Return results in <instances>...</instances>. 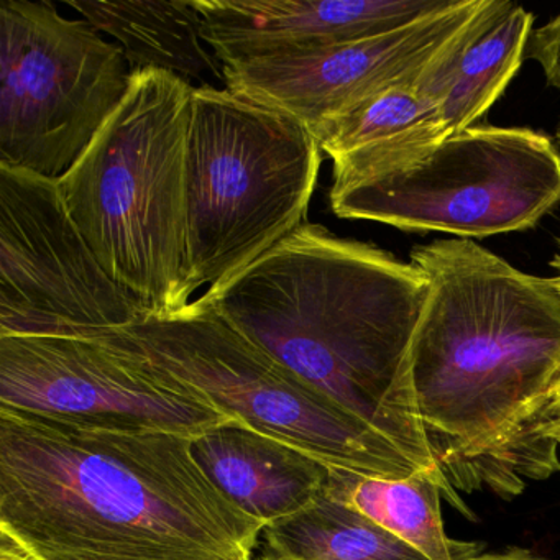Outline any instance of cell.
Segmentation results:
<instances>
[{
	"label": "cell",
	"instance_id": "obj_5",
	"mask_svg": "<svg viewBox=\"0 0 560 560\" xmlns=\"http://www.w3.org/2000/svg\"><path fill=\"white\" fill-rule=\"evenodd\" d=\"M323 150L294 117L228 88L192 90L189 119V300L225 283L306 224Z\"/></svg>",
	"mask_w": 560,
	"mask_h": 560
},
{
	"label": "cell",
	"instance_id": "obj_16",
	"mask_svg": "<svg viewBox=\"0 0 560 560\" xmlns=\"http://www.w3.org/2000/svg\"><path fill=\"white\" fill-rule=\"evenodd\" d=\"M326 491L375 521L425 559L474 560L481 553L478 544L462 542L445 533L442 498L462 513L468 511L454 488L432 471L386 478L332 468Z\"/></svg>",
	"mask_w": 560,
	"mask_h": 560
},
{
	"label": "cell",
	"instance_id": "obj_22",
	"mask_svg": "<svg viewBox=\"0 0 560 560\" xmlns=\"http://www.w3.org/2000/svg\"><path fill=\"white\" fill-rule=\"evenodd\" d=\"M550 268L553 270V277L550 278L552 281L553 288H556L557 294L560 298V241H559V252H557L556 257L550 261Z\"/></svg>",
	"mask_w": 560,
	"mask_h": 560
},
{
	"label": "cell",
	"instance_id": "obj_24",
	"mask_svg": "<svg viewBox=\"0 0 560 560\" xmlns=\"http://www.w3.org/2000/svg\"><path fill=\"white\" fill-rule=\"evenodd\" d=\"M556 140H557V142H559V145H560V120H559V126H557V129H556Z\"/></svg>",
	"mask_w": 560,
	"mask_h": 560
},
{
	"label": "cell",
	"instance_id": "obj_7",
	"mask_svg": "<svg viewBox=\"0 0 560 560\" xmlns=\"http://www.w3.org/2000/svg\"><path fill=\"white\" fill-rule=\"evenodd\" d=\"M340 219L464 241L534 228L560 202V153L526 127H470L406 168L332 185Z\"/></svg>",
	"mask_w": 560,
	"mask_h": 560
},
{
	"label": "cell",
	"instance_id": "obj_21",
	"mask_svg": "<svg viewBox=\"0 0 560 560\" xmlns=\"http://www.w3.org/2000/svg\"><path fill=\"white\" fill-rule=\"evenodd\" d=\"M474 560H546V559H540V557L533 556V553L527 552V550L511 549V550H506V552H501V553H480V556L475 557Z\"/></svg>",
	"mask_w": 560,
	"mask_h": 560
},
{
	"label": "cell",
	"instance_id": "obj_17",
	"mask_svg": "<svg viewBox=\"0 0 560 560\" xmlns=\"http://www.w3.org/2000/svg\"><path fill=\"white\" fill-rule=\"evenodd\" d=\"M261 536L265 552L283 560H429L327 491Z\"/></svg>",
	"mask_w": 560,
	"mask_h": 560
},
{
	"label": "cell",
	"instance_id": "obj_25",
	"mask_svg": "<svg viewBox=\"0 0 560 560\" xmlns=\"http://www.w3.org/2000/svg\"><path fill=\"white\" fill-rule=\"evenodd\" d=\"M559 441H560V434H559Z\"/></svg>",
	"mask_w": 560,
	"mask_h": 560
},
{
	"label": "cell",
	"instance_id": "obj_15",
	"mask_svg": "<svg viewBox=\"0 0 560 560\" xmlns=\"http://www.w3.org/2000/svg\"><path fill=\"white\" fill-rule=\"evenodd\" d=\"M101 34L109 35L122 48L132 73L159 70L191 80L224 83V70L214 54L205 47L201 18L191 0H119L83 2L70 0Z\"/></svg>",
	"mask_w": 560,
	"mask_h": 560
},
{
	"label": "cell",
	"instance_id": "obj_23",
	"mask_svg": "<svg viewBox=\"0 0 560 560\" xmlns=\"http://www.w3.org/2000/svg\"><path fill=\"white\" fill-rule=\"evenodd\" d=\"M258 560H283L278 559V557L270 556V553L265 552L264 556L260 557Z\"/></svg>",
	"mask_w": 560,
	"mask_h": 560
},
{
	"label": "cell",
	"instance_id": "obj_4",
	"mask_svg": "<svg viewBox=\"0 0 560 560\" xmlns=\"http://www.w3.org/2000/svg\"><path fill=\"white\" fill-rule=\"evenodd\" d=\"M192 90L166 71H136L119 109L58 179L91 250L149 317L191 303L186 165Z\"/></svg>",
	"mask_w": 560,
	"mask_h": 560
},
{
	"label": "cell",
	"instance_id": "obj_2",
	"mask_svg": "<svg viewBox=\"0 0 560 560\" xmlns=\"http://www.w3.org/2000/svg\"><path fill=\"white\" fill-rule=\"evenodd\" d=\"M264 529L191 439L0 408V533L32 560H254Z\"/></svg>",
	"mask_w": 560,
	"mask_h": 560
},
{
	"label": "cell",
	"instance_id": "obj_3",
	"mask_svg": "<svg viewBox=\"0 0 560 560\" xmlns=\"http://www.w3.org/2000/svg\"><path fill=\"white\" fill-rule=\"evenodd\" d=\"M201 298L421 470L444 478L412 389L409 353L428 280L411 261L306 222Z\"/></svg>",
	"mask_w": 560,
	"mask_h": 560
},
{
	"label": "cell",
	"instance_id": "obj_13",
	"mask_svg": "<svg viewBox=\"0 0 560 560\" xmlns=\"http://www.w3.org/2000/svg\"><path fill=\"white\" fill-rule=\"evenodd\" d=\"M191 448L214 487L265 527L310 506L326 491L332 470L238 421L192 439Z\"/></svg>",
	"mask_w": 560,
	"mask_h": 560
},
{
	"label": "cell",
	"instance_id": "obj_8",
	"mask_svg": "<svg viewBox=\"0 0 560 560\" xmlns=\"http://www.w3.org/2000/svg\"><path fill=\"white\" fill-rule=\"evenodd\" d=\"M122 48L51 2L0 4V166L60 179L130 86Z\"/></svg>",
	"mask_w": 560,
	"mask_h": 560
},
{
	"label": "cell",
	"instance_id": "obj_12",
	"mask_svg": "<svg viewBox=\"0 0 560 560\" xmlns=\"http://www.w3.org/2000/svg\"><path fill=\"white\" fill-rule=\"evenodd\" d=\"M219 63L306 54L396 31L452 0H191Z\"/></svg>",
	"mask_w": 560,
	"mask_h": 560
},
{
	"label": "cell",
	"instance_id": "obj_19",
	"mask_svg": "<svg viewBox=\"0 0 560 560\" xmlns=\"http://www.w3.org/2000/svg\"><path fill=\"white\" fill-rule=\"evenodd\" d=\"M526 57L537 61L549 86L560 91V14L533 32Z\"/></svg>",
	"mask_w": 560,
	"mask_h": 560
},
{
	"label": "cell",
	"instance_id": "obj_10",
	"mask_svg": "<svg viewBox=\"0 0 560 560\" xmlns=\"http://www.w3.org/2000/svg\"><path fill=\"white\" fill-rule=\"evenodd\" d=\"M147 317L91 250L58 179L0 166V337L96 339Z\"/></svg>",
	"mask_w": 560,
	"mask_h": 560
},
{
	"label": "cell",
	"instance_id": "obj_20",
	"mask_svg": "<svg viewBox=\"0 0 560 560\" xmlns=\"http://www.w3.org/2000/svg\"><path fill=\"white\" fill-rule=\"evenodd\" d=\"M0 560H32V557L12 537L0 533Z\"/></svg>",
	"mask_w": 560,
	"mask_h": 560
},
{
	"label": "cell",
	"instance_id": "obj_11",
	"mask_svg": "<svg viewBox=\"0 0 560 560\" xmlns=\"http://www.w3.org/2000/svg\"><path fill=\"white\" fill-rule=\"evenodd\" d=\"M508 4L452 0L434 14L376 37L224 65V88L294 117L317 139L334 120L393 88L424 86Z\"/></svg>",
	"mask_w": 560,
	"mask_h": 560
},
{
	"label": "cell",
	"instance_id": "obj_9",
	"mask_svg": "<svg viewBox=\"0 0 560 560\" xmlns=\"http://www.w3.org/2000/svg\"><path fill=\"white\" fill-rule=\"evenodd\" d=\"M0 408L191 441L234 421L153 362L126 330L96 339L0 337Z\"/></svg>",
	"mask_w": 560,
	"mask_h": 560
},
{
	"label": "cell",
	"instance_id": "obj_1",
	"mask_svg": "<svg viewBox=\"0 0 560 560\" xmlns=\"http://www.w3.org/2000/svg\"><path fill=\"white\" fill-rule=\"evenodd\" d=\"M428 280L409 366L454 490L513 498L560 470V298L474 241L418 245Z\"/></svg>",
	"mask_w": 560,
	"mask_h": 560
},
{
	"label": "cell",
	"instance_id": "obj_6",
	"mask_svg": "<svg viewBox=\"0 0 560 560\" xmlns=\"http://www.w3.org/2000/svg\"><path fill=\"white\" fill-rule=\"evenodd\" d=\"M124 330L229 418L334 470L386 478L421 471L385 435L248 339L202 298Z\"/></svg>",
	"mask_w": 560,
	"mask_h": 560
},
{
	"label": "cell",
	"instance_id": "obj_18",
	"mask_svg": "<svg viewBox=\"0 0 560 560\" xmlns=\"http://www.w3.org/2000/svg\"><path fill=\"white\" fill-rule=\"evenodd\" d=\"M534 15L510 2L465 48L442 104L447 137L474 127L497 103L526 57Z\"/></svg>",
	"mask_w": 560,
	"mask_h": 560
},
{
	"label": "cell",
	"instance_id": "obj_14",
	"mask_svg": "<svg viewBox=\"0 0 560 560\" xmlns=\"http://www.w3.org/2000/svg\"><path fill=\"white\" fill-rule=\"evenodd\" d=\"M445 139L442 104L396 86L334 120L317 142L332 160V185H343L406 168Z\"/></svg>",
	"mask_w": 560,
	"mask_h": 560
}]
</instances>
